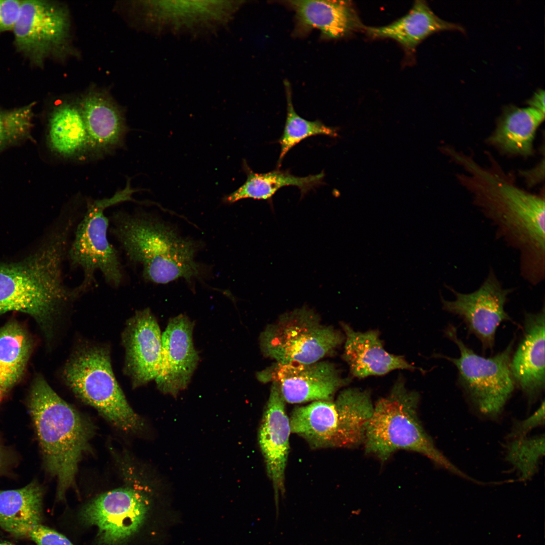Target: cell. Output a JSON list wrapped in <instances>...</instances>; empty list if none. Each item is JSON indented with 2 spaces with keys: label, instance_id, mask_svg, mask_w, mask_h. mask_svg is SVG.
Wrapping results in <instances>:
<instances>
[{
  "label": "cell",
  "instance_id": "cell-1",
  "mask_svg": "<svg viewBox=\"0 0 545 545\" xmlns=\"http://www.w3.org/2000/svg\"><path fill=\"white\" fill-rule=\"evenodd\" d=\"M75 225L72 217L61 219L35 252L20 262L0 264V313L22 312L45 325L78 296L65 286L62 274Z\"/></svg>",
  "mask_w": 545,
  "mask_h": 545
},
{
  "label": "cell",
  "instance_id": "cell-2",
  "mask_svg": "<svg viewBox=\"0 0 545 545\" xmlns=\"http://www.w3.org/2000/svg\"><path fill=\"white\" fill-rule=\"evenodd\" d=\"M28 407L44 465L57 478V497L62 500L75 484L79 463L89 449L93 425L41 376L32 385Z\"/></svg>",
  "mask_w": 545,
  "mask_h": 545
},
{
  "label": "cell",
  "instance_id": "cell-3",
  "mask_svg": "<svg viewBox=\"0 0 545 545\" xmlns=\"http://www.w3.org/2000/svg\"><path fill=\"white\" fill-rule=\"evenodd\" d=\"M111 232L128 258L140 263L144 278L167 284L180 278L190 282L200 275L195 260L197 246L170 227L146 214L119 212L112 217Z\"/></svg>",
  "mask_w": 545,
  "mask_h": 545
},
{
  "label": "cell",
  "instance_id": "cell-4",
  "mask_svg": "<svg viewBox=\"0 0 545 545\" xmlns=\"http://www.w3.org/2000/svg\"><path fill=\"white\" fill-rule=\"evenodd\" d=\"M419 395L408 390L399 376L390 393L374 406L366 427L363 445L367 453L385 461L396 451L405 450L427 457L437 466L473 481L436 447L417 415Z\"/></svg>",
  "mask_w": 545,
  "mask_h": 545
},
{
  "label": "cell",
  "instance_id": "cell-5",
  "mask_svg": "<svg viewBox=\"0 0 545 545\" xmlns=\"http://www.w3.org/2000/svg\"><path fill=\"white\" fill-rule=\"evenodd\" d=\"M373 406L367 390L346 389L334 401L295 407L289 417L291 433L313 449L354 448L363 444Z\"/></svg>",
  "mask_w": 545,
  "mask_h": 545
},
{
  "label": "cell",
  "instance_id": "cell-6",
  "mask_svg": "<svg viewBox=\"0 0 545 545\" xmlns=\"http://www.w3.org/2000/svg\"><path fill=\"white\" fill-rule=\"evenodd\" d=\"M63 376L75 395L95 408L118 428L137 432L144 422L131 408L113 371L108 347H79L65 365Z\"/></svg>",
  "mask_w": 545,
  "mask_h": 545
},
{
  "label": "cell",
  "instance_id": "cell-7",
  "mask_svg": "<svg viewBox=\"0 0 545 545\" xmlns=\"http://www.w3.org/2000/svg\"><path fill=\"white\" fill-rule=\"evenodd\" d=\"M445 332L457 346L460 356H442L457 368L459 383L469 403L480 417L498 419L516 386L510 367L515 339L503 351L486 358L467 347L453 325Z\"/></svg>",
  "mask_w": 545,
  "mask_h": 545
},
{
  "label": "cell",
  "instance_id": "cell-8",
  "mask_svg": "<svg viewBox=\"0 0 545 545\" xmlns=\"http://www.w3.org/2000/svg\"><path fill=\"white\" fill-rule=\"evenodd\" d=\"M135 192L127 182L123 189L112 197L88 202L84 215L76 226L67 256L71 267L80 268L83 272L81 283L74 288L78 296L91 286L98 270L113 287H118L122 282V266L117 251L107 238L109 222L104 211L122 202L133 201L132 195Z\"/></svg>",
  "mask_w": 545,
  "mask_h": 545
},
{
  "label": "cell",
  "instance_id": "cell-9",
  "mask_svg": "<svg viewBox=\"0 0 545 545\" xmlns=\"http://www.w3.org/2000/svg\"><path fill=\"white\" fill-rule=\"evenodd\" d=\"M259 339L262 354L275 362L311 363L335 351L345 336L303 307L281 315L265 327Z\"/></svg>",
  "mask_w": 545,
  "mask_h": 545
},
{
  "label": "cell",
  "instance_id": "cell-10",
  "mask_svg": "<svg viewBox=\"0 0 545 545\" xmlns=\"http://www.w3.org/2000/svg\"><path fill=\"white\" fill-rule=\"evenodd\" d=\"M147 492L132 486L102 493L81 509L79 518L96 530L98 545H129L146 523L151 509Z\"/></svg>",
  "mask_w": 545,
  "mask_h": 545
},
{
  "label": "cell",
  "instance_id": "cell-11",
  "mask_svg": "<svg viewBox=\"0 0 545 545\" xmlns=\"http://www.w3.org/2000/svg\"><path fill=\"white\" fill-rule=\"evenodd\" d=\"M448 288L455 298H442L443 309L463 319L468 332L480 340L483 348L492 350L500 323L513 321L505 310L512 289L505 288L492 269L480 287L472 292L464 293Z\"/></svg>",
  "mask_w": 545,
  "mask_h": 545
},
{
  "label": "cell",
  "instance_id": "cell-12",
  "mask_svg": "<svg viewBox=\"0 0 545 545\" xmlns=\"http://www.w3.org/2000/svg\"><path fill=\"white\" fill-rule=\"evenodd\" d=\"M262 383H275L286 402L300 404L332 401L336 393L350 382L343 378L335 365L328 361L311 363H278L256 374Z\"/></svg>",
  "mask_w": 545,
  "mask_h": 545
},
{
  "label": "cell",
  "instance_id": "cell-13",
  "mask_svg": "<svg viewBox=\"0 0 545 545\" xmlns=\"http://www.w3.org/2000/svg\"><path fill=\"white\" fill-rule=\"evenodd\" d=\"M69 25L63 8L44 1H22L13 29L16 46L40 64L46 57L65 48Z\"/></svg>",
  "mask_w": 545,
  "mask_h": 545
},
{
  "label": "cell",
  "instance_id": "cell-14",
  "mask_svg": "<svg viewBox=\"0 0 545 545\" xmlns=\"http://www.w3.org/2000/svg\"><path fill=\"white\" fill-rule=\"evenodd\" d=\"M194 323L184 314L169 320L162 334L159 370L155 380L165 395L176 397L187 388L199 356L193 343Z\"/></svg>",
  "mask_w": 545,
  "mask_h": 545
},
{
  "label": "cell",
  "instance_id": "cell-15",
  "mask_svg": "<svg viewBox=\"0 0 545 545\" xmlns=\"http://www.w3.org/2000/svg\"><path fill=\"white\" fill-rule=\"evenodd\" d=\"M278 385L271 383L258 431V442L267 475L274 490L276 505L285 493V473L291 433L289 417Z\"/></svg>",
  "mask_w": 545,
  "mask_h": 545
},
{
  "label": "cell",
  "instance_id": "cell-16",
  "mask_svg": "<svg viewBox=\"0 0 545 545\" xmlns=\"http://www.w3.org/2000/svg\"><path fill=\"white\" fill-rule=\"evenodd\" d=\"M162 334L156 318L147 308L129 319L122 335L125 349L124 371L134 388L155 379L160 366Z\"/></svg>",
  "mask_w": 545,
  "mask_h": 545
},
{
  "label": "cell",
  "instance_id": "cell-17",
  "mask_svg": "<svg viewBox=\"0 0 545 545\" xmlns=\"http://www.w3.org/2000/svg\"><path fill=\"white\" fill-rule=\"evenodd\" d=\"M544 312L543 305L537 313L525 314L523 336L510 359L516 386L525 396L529 405L544 390Z\"/></svg>",
  "mask_w": 545,
  "mask_h": 545
},
{
  "label": "cell",
  "instance_id": "cell-18",
  "mask_svg": "<svg viewBox=\"0 0 545 545\" xmlns=\"http://www.w3.org/2000/svg\"><path fill=\"white\" fill-rule=\"evenodd\" d=\"M341 326L345 336L342 356L353 376L363 378L385 375L397 369L421 370L410 364L403 356L388 352L384 349L378 331H355L344 322L341 323Z\"/></svg>",
  "mask_w": 545,
  "mask_h": 545
},
{
  "label": "cell",
  "instance_id": "cell-19",
  "mask_svg": "<svg viewBox=\"0 0 545 545\" xmlns=\"http://www.w3.org/2000/svg\"><path fill=\"white\" fill-rule=\"evenodd\" d=\"M287 4L295 12L296 32L303 34L312 29L323 38L337 39L364 29L350 1H290Z\"/></svg>",
  "mask_w": 545,
  "mask_h": 545
},
{
  "label": "cell",
  "instance_id": "cell-20",
  "mask_svg": "<svg viewBox=\"0 0 545 545\" xmlns=\"http://www.w3.org/2000/svg\"><path fill=\"white\" fill-rule=\"evenodd\" d=\"M544 119V113L532 107L507 106L487 142L505 154L530 156L536 132Z\"/></svg>",
  "mask_w": 545,
  "mask_h": 545
},
{
  "label": "cell",
  "instance_id": "cell-21",
  "mask_svg": "<svg viewBox=\"0 0 545 545\" xmlns=\"http://www.w3.org/2000/svg\"><path fill=\"white\" fill-rule=\"evenodd\" d=\"M368 35L373 38L395 40L407 50H412L430 34L444 30L462 32L461 25L445 21L435 15L423 1H417L405 16L386 26L365 27Z\"/></svg>",
  "mask_w": 545,
  "mask_h": 545
},
{
  "label": "cell",
  "instance_id": "cell-22",
  "mask_svg": "<svg viewBox=\"0 0 545 545\" xmlns=\"http://www.w3.org/2000/svg\"><path fill=\"white\" fill-rule=\"evenodd\" d=\"M86 127L90 151L102 153L121 144L126 128L117 107L97 93L86 96L79 106Z\"/></svg>",
  "mask_w": 545,
  "mask_h": 545
},
{
  "label": "cell",
  "instance_id": "cell-23",
  "mask_svg": "<svg viewBox=\"0 0 545 545\" xmlns=\"http://www.w3.org/2000/svg\"><path fill=\"white\" fill-rule=\"evenodd\" d=\"M43 489L36 481L17 489L0 490V527L22 538L30 527L42 523Z\"/></svg>",
  "mask_w": 545,
  "mask_h": 545
},
{
  "label": "cell",
  "instance_id": "cell-24",
  "mask_svg": "<svg viewBox=\"0 0 545 545\" xmlns=\"http://www.w3.org/2000/svg\"><path fill=\"white\" fill-rule=\"evenodd\" d=\"M242 168L247 176L244 183L232 193L223 198L224 203L231 204L245 198L270 200L273 195L281 188L292 186L297 187L302 196L323 184L324 173L298 177L289 171L277 169L265 173L254 172L247 162L243 161Z\"/></svg>",
  "mask_w": 545,
  "mask_h": 545
},
{
  "label": "cell",
  "instance_id": "cell-25",
  "mask_svg": "<svg viewBox=\"0 0 545 545\" xmlns=\"http://www.w3.org/2000/svg\"><path fill=\"white\" fill-rule=\"evenodd\" d=\"M47 141L52 151L65 158L82 156L90 151L88 134L79 106L64 103L49 119Z\"/></svg>",
  "mask_w": 545,
  "mask_h": 545
},
{
  "label": "cell",
  "instance_id": "cell-26",
  "mask_svg": "<svg viewBox=\"0 0 545 545\" xmlns=\"http://www.w3.org/2000/svg\"><path fill=\"white\" fill-rule=\"evenodd\" d=\"M31 349L27 332L11 322L0 329V393L10 389L23 374Z\"/></svg>",
  "mask_w": 545,
  "mask_h": 545
},
{
  "label": "cell",
  "instance_id": "cell-27",
  "mask_svg": "<svg viewBox=\"0 0 545 545\" xmlns=\"http://www.w3.org/2000/svg\"><path fill=\"white\" fill-rule=\"evenodd\" d=\"M287 101V116L284 130L279 142L281 151L278 161L280 168L285 156L294 146L310 136L325 135L338 136L337 129L327 126L319 120H307L298 115L294 108L290 85L285 81Z\"/></svg>",
  "mask_w": 545,
  "mask_h": 545
},
{
  "label": "cell",
  "instance_id": "cell-28",
  "mask_svg": "<svg viewBox=\"0 0 545 545\" xmlns=\"http://www.w3.org/2000/svg\"><path fill=\"white\" fill-rule=\"evenodd\" d=\"M544 445V434L509 440L505 445V459L518 471L520 480H528L537 472Z\"/></svg>",
  "mask_w": 545,
  "mask_h": 545
},
{
  "label": "cell",
  "instance_id": "cell-29",
  "mask_svg": "<svg viewBox=\"0 0 545 545\" xmlns=\"http://www.w3.org/2000/svg\"><path fill=\"white\" fill-rule=\"evenodd\" d=\"M31 109L28 106L3 115L6 142H17L28 137L31 124Z\"/></svg>",
  "mask_w": 545,
  "mask_h": 545
},
{
  "label": "cell",
  "instance_id": "cell-30",
  "mask_svg": "<svg viewBox=\"0 0 545 545\" xmlns=\"http://www.w3.org/2000/svg\"><path fill=\"white\" fill-rule=\"evenodd\" d=\"M23 538H28L37 545H74L65 536L42 523L30 527Z\"/></svg>",
  "mask_w": 545,
  "mask_h": 545
},
{
  "label": "cell",
  "instance_id": "cell-31",
  "mask_svg": "<svg viewBox=\"0 0 545 545\" xmlns=\"http://www.w3.org/2000/svg\"><path fill=\"white\" fill-rule=\"evenodd\" d=\"M544 425V401L532 415L523 420H513L510 432L506 438L509 440L527 437L533 428Z\"/></svg>",
  "mask_w": 545,
  "mask_h": 545
},
{
  "label": "cell",
  "instance_id": "cell-32",
  "mask_svg": "<svg viewBox=\"0 0 545 545\" xmlns=\"http://www.w3.org/2000/svg\"><path fill=\"white\" fill-rule=\"evenodd\" d=\"M22 1L0 0V32L13 30L18 18Z\"/></svg>",
  "mask_w": 545,
  "mask_h": 545
},
{
  "label": "cell",
  "instance_id": "cell-33",
  "mask_svg": "<svg viewBox=\"0 0 545 545\" xmlns=\"http://www.w3.org/2000/svg\"><path fill=\"white\" fill-rule=\"evenodd\" d=\"M544 157L537 165L529 170L522 171L520 175L525 178L528 186H533L544 179Z\"/></svg>",
  "mask_w": 545,
  "mask_h": 545
},
{
  "label": "cell",
  "instance_id": "cell-34",
  "mask_svg": "<svg viewBox=\"0 0 545 545\" xmlns=\"http://www.w3.org/2000/svg\"><path fill=\"white\" fill-rule=\"evenodd\" d=\"M544 94V90H537L527 101L529 106L545 113Z\"/></svg>",
  "mask_w": 545,
  "mask_h": 545
},
{
  "label": "cell",
  "instance_id": "cell-35",
  "mask_svg": "<svg viewBox=\"0 0 545 545\" xmlns=\"http://www.w3.org/2000/svg\"><path fill=\"white\" fill-rule=\"evenodd\" d=\"M10 461V456L8 451L0 443V475L8 468Z\"/></svg>",
  "mask_w": 545,
  "mask_h": 545
},
{
  "label": "cell",
  "instance_id": "cell-36",
  "mask_svg": "<svg viewBox=\"0 0 545 545\" xmlns=\"http://www.w3.org/2000/svg\"><path fill=\"white\" fill-rule=\"evenodd\" d=\"M6 142L3 115L0 113V147Z\"/></svg>",
  "mask_w": 545,
  "mask_h": 545
},
{
  "label": "cell",
  "instance_id": "cell-37",
  "mask_svg": "<svg viewBox=\"0 0 545 545\" xmlns=\"http://www.w3.org/2000/svg\"><path fill=\"white\" fill-rule=\"evenodd\" d=\"M0 545H13L9 542H0Z\"/></svg>",
  "mask_w": 545,
  "mask_h": 545
},
{
  "label": "cell",
  "instance_id": "cell-38",
  "mask_svg": "<svg viewBox=\"0 0 545 545\" xmlns=\"http://www.w3.org/2000/svg\"><path fill=\"white\" fill-rule=\"evenodd\" d=\"M1 394L0 393V397H1Z\"/></svg>",
  "mask_w": 545,
  "mask_h": 545
}]
</instances>
